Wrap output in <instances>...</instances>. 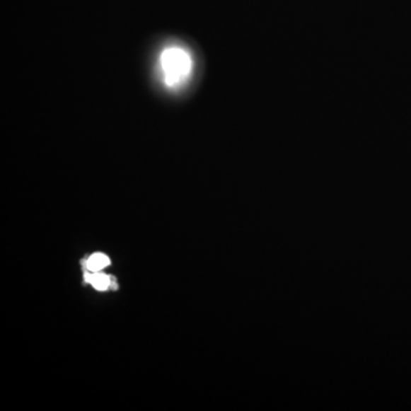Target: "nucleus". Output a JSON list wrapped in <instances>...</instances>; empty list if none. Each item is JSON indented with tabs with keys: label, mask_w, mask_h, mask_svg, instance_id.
Segmentation results:
<instances>
[{
	"label": "nucleus",
	"mask_w": 411,
	"mask_h": 411,
	"mask_svg": "<svg viewBox=\"0 0 411 411\" xmlns=\"http://www.w3.org/2000/svg\"><path fill=\"white\" fill-rule=\"evenodd\" d=\"M160 64L169 86H176L187 79L192 69V59L183 48H167L161 54Z\"/></svg>",
	"instance_id": "obj_1"
},
{
	"label": "nucleus",
	"mask_w": 411,
	"mask_h": 411,
	"mask_svg": "<svg viewBox=\"0 0 411 411\" xmlns=\"http://www.w3.org/2000/svg\"><path fill=\"white\" fill-rule=\"evenodd\" d=\"M85 279L89 284H93V287L98 290H107L109 288L110 284L112 282V278L109 275L104 274V273L93 272L86 273Z\"/></svg>",
	"instance_id": "obj_2"
},
{
	"label": "nucleus",
	"mask_w": 411,
	"mask_h": 411,
	"mask_svg": "<svg viewBox=\"0 0 411 411\" xmlns=\"http://www.w3.org/2000/svg\"><path fill=\"white\" fill-rule=\"evenodd\" d=\"M110 264V260L108 256H105L101 253L94 254L87 260L86 269L89 270L91 272H100L102 269L107 267Z\"/></svg>",
	"instance_id": "obj_3"
}]
</instances>
